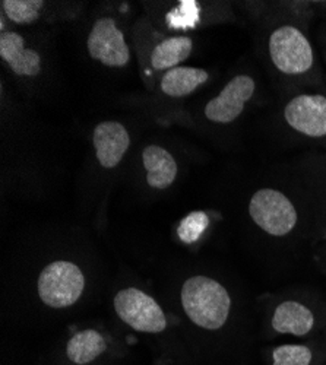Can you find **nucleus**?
Here are the masks:
<instances>
[{"instance_id":"f257e3e1","label":"nucleus","mask_w":326,"mask_h":365,"mask_svg":"<svg viewBox=\"0 0 326 365\" xmlns=\"http://www.w3.org/2000/svg\"><path fill=\"white\" fill-rule=\"evenodd\" d=\"M175 320L198 365H214L228 348L234 298L228 287L206 272H189L174 289Z\"/></svg>"},{"instance_id":"f03ea898","label":"nucleus","mask_w":326,"mask_h":365,"mask_svg":"<svg viewBox=\"0 0 326 365\" xmlns=\"http://www.w3.org/2000/svg\"><path fill=\"white\" fill-rule=\"evenodd\" d=\"M111 309L122 327L148 341L154 361L164 365H198L179 322L145 287L133 282L117 287L111 295Z\"/></svg>"},{"instance_id":"7ed1b4c3","label":"nucleus","mask_w":326,"mask_h":365,"mask_svg":"<svg viewBox=\"0 0 326 365\" xmlns=\"http://www.w3.org/2000/svg\"><path fill=\"white\" fill-rule=\"evenodd\" d=\"M133 339L122 327L103 322L69 329L39 358V365H122L131 355Z\"/></svg>"},{"instance_id":"20e7f679","label":"nucleus","mask_w":326,"mask_h":365,"mask_svg":"<svg viewBox=\"0 0 326 365\" xmlns=\"http://www.w3.org/2000/svg\"><path fill=\"white\" fill-rule=\"evenodd\" d=\"M33 299L39 309L51 313L72 312L90 295L93 275L83 259L56 256L34 272Z\"/></svg>"},{"instance_id":"39448f33","label":"nucleus","mask_w":326,"mask_h":365,"mask_svg":"<svg viewBox=\"0 0 326 365\" xmlns=\"http://www.w3.org/2000/svg\"><path fill=\"white\" fill-rule=\"evenodd\" d=\"M266 53L274 69L288 78H306L317 65L315 48L305 29L294 22H282L271 29Z\"/></svg>"},{"instance_id":"423d86ee","label":"nucleus","mask_w":326,"mask_h":365,"mask_svg":"<svg viewBox=\"0 0 326 365\" xmlns=\"http://www.w3.org/2000/svg\"><path fill=\"white\" fill-rule=\"evenodd\" d=\"M248 215L255 227L272 238L290 237L300 224V212L281 190L262 187L248 202Z\"/></svg>"},{"instance_id":"0eeeda50","label":"nucleus","mask_w":326,"mask_h":365,"mask_svg":"<svg viewBox=\"0 0 326 365\" xmlns=\"http://www.w3.org/2000/svg\"><path fill=\"white\" fill-rule=\"evenodd\" d=\"M266 323L268 331L274 336L290 334L295 338H306L317 329L320 319L316 304L299 297H285L271 304Z\"/></svg>"},{"instance_id":"6e6552de","label":"nucleus","mask_w":326,"mask_h":365,"mask_svg":"<svg viewBox=\"0 0 326 365\" xmlns=\"http://www.w3.org/2000/svg\"><path fill=\"white\" fill-rule=\"evenodd\" d=\"M91 58L106 68L122 69L131 63V47L121 25L111 16L94 22L86 38Z\"/></svg>"},{"instance_id":"1a4fd4ad","label":"nucleus","mask_w":326,"mask_h":365,"mask_svg":"<svg viewBox=\"0 0 326 365\" xmlns=\"http://www.w3.org/2000/svg\"><path fill=\"white\" fill-rule=\"evenodd\" d=\"M282 117L285 125L295 133L313 140L326 139V96L302 93L290 98Z\"/></svg>"},{"instance_id":"9d476101","label":"nucleus","mask_w":326,"mask_h":365,"mask_svg":"<svg viewBox=\"0 0 326 365\" xmlns=\"http://www.w3.org/2000/svg\"><path fill=\"white\" fill-rule=\"evenodd\" d=\"M256 79L249 73L233 76L211 101L206 103L203 114L215 125H231L239 118L248 104L255 98Z\"/></svg>"},{"instance_id":"9b49d317","label":"nucleus","mask_w":326,"mask_h":365,"mask_svg":"<svg viewBox=\"0 0 326 365\" xmlns=\"http://www.w3.org/2000/svg\"><path fill=\"white\" fill-rule=\"evenodd\" d=\"M0 58L18 78H37L43 69V57L39 50L28 47L26 40L18 31L4 29L0 36Z\"/></svg>"},{"instance_id":"f8f14e48","label":"nucleus","mask_w":326,"mask_h":365,"mask_svg":"<svg viewBox=\"0 0 326 365\" xmlns=\"http://www.w3.org/2000/svg\"><path fill=\"white\" fill-rule=\"evenodd\" d=\"M93 145L98 164L111 170L123 161L131 146V135L121 121H101L94 128Z\"/></svg>"},{"instance_id":"ddd939ff","label":"nucleus","mask_w":326,"mask_h":365,"mask_svg":"<svg viewBox=\"0 0 326 365\" xmlns=\"http://www.w3.org/2000/svg\"><path fill=\"white\" fill-rule=\"evenodd\" d=\"M146 185L157 192L170 189L179 174V165L171 152L160 145H148L142 152Z\"/></svg>"},{"instance_id":"4468645a","label":"nucleus","mask_w":326,"mask_h":365,"mask_svg":"<svg viewBox=\"0 0 326 365\" xmlns=\"http://www.w3.org/2000/svg\"><path fill=\"white\" fill-rule=\"evenodd\" d=\"M210 76L208 71L200 68L177 66L164 72L160 81V91L165 97L183 98L208 82Z\"/></svg>"},{"instance_id":"2eb2a0df","label":"nucleus","mask_w":326,"mask_h":365,"mask_svg":"<svg viewBox=\"0 0 326 365\" xmlns=\"http://www.w3.org/2000/svg\"><path fill=\"white\" fill-rule=\"evenodd\" d=\"M193 51V40L186 36H177V37H168L161 40L151 51L150 63L154 71H170L173 68H177L185 60L189 58V56Z\"/></svg>"},{"instance_id":"dca6fc26","label":"nucleus","mask_w":326,"mask_h":365,"mask_svg":"<svg viewBox=\"0 0 326 365\" xmlns=\"http://www.w3.org/2000/svg\"><path fill=\"white\" fill-rule=\"evenodd\" d=\"M317 351L309 344H282L270 352L271 365H315Z\"/></svg>"},{"instance_id":"f3484780","label":"nucleus","mask_w":326,"mask_h":365,"mask_svg":"<svg viewBox=\"0 0 326 365\" xmlns=\"http://www.w3.org/2000/svg\"><path fill=\"white\" fill-rule=\"evenodd\" d=\"M2 14L16 25H29L41 18L46 4L40 0H4Z\"/></svg>"},{"instance_id":"a211bd4d","label":"nucleus","mask_w":326,"mask_h":365,"mask_svg":"<svg viewBox=\"0 0 326 365\" xmlns=\"http://www.w3.org/2000/svg\"><path fill=\"white\" fill-rule=\"evenodd\" d=\"M210 225V218L205 212H193L182 220L180 225L177 227V235L185 245H193Z\"/></svg>"},{"instance_id":"6ab92c4d","label":"nucleus","mask_w":326,"mask_h":365,"mask_svg":"<svg viewBox=\"0 0 326 365\" xmlns=\"http://www.w3.org/2000/svg\"><path fill=\"white\" fill-rule=\"evenodd\" d=\"M154 365H164V364L160 362V361H154Z\"/></svg>"}]
</instances>
